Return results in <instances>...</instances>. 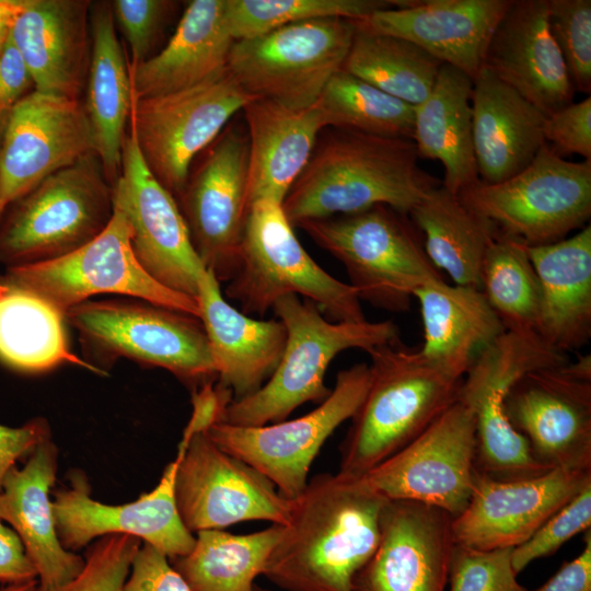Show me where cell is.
I'll list each match as a JSON object with an SVG mask.
<instances>
[{
  "instance_id": "1",
  "label": "cell",
  "mask_w": 591,
  "mask_h": 591,
  "mask_svg": "<svg viewBox=\"0 0 591 591\" xmlns=\"http://www.w3.org/2000/svg\"><path fill=\"white\" fill-rule=\"evenodd\" d=\"M385 502L360 477L315 475L292 500L263 575L285 591H354L378 547Z\"/></svg>"
},
{
  "instance_id": "2",
  "label": "cell",
  "mask_w": 591,
  "mask_h": 591,
  "mask_svg": "<svg viewBox=\"0 0 591 591\" xmlns=\"http://www.w3.org/2000/svg\"><path fill=\"white\" fill-rule=\"evenodd\" d=\"M413 140L337 129L315 146L282 201L294 227L384 205L408 216L439 182L418 165Z\"/></svg>"
},
{
  "instance_id": "3",
  "label": "cell",
  "mask_w": 591,
  "mask_h": 591,
  "mask_svg": "<svg viewBox=\"0 0 591 591\" xmlns=\"http://www.w3.org/2000/svg\"><path fill=\"white\" fill-rule=\"evenodd\" d=\"M370 381L340 444L338 473L360 477L417 438L460 396L462 380L401 340L368 351Z\"/></svg>"
},
{
  "instance_id": "4",
  "label": "cell",
  "mask_w": 591,
  "mask_h": 591,
  "mask_svg": "<svg viewBox=\"0 0 591 591\" xmlns=\"http://www.w3.org/2000/svg\"><path fill=\"white\" fill-rule=\"evenodd\" d=\"M273 310L287 329L280 362L258 391L227 407L223 424L259 427L286 420L301 405L328 397L332 390L325 384V373L339 352L351 348L368 352L401 340L399 328L391 320L333 322L297 294L281 297Z\"/></svg>"
},
{
  "instance_id": "5",
  "label": "cell",
  "mask_w": 591,
  "mask_h": 591,
  "mask_svg": "<svg viewBox=\"0 0 591 591\" xmlns=\"http://www.w3.org/2000/svg\"><path fill=\"white\" fill-rule=\"evenodd\" d=\"M225 294L250 316H263L281 297L297 294L333 322L367 320L355 288L315 263L296 236L282 204L269 199L256 200L247 209L240 266Z\"/></svg>"
},
{
  "instance_id": "6",
  "label": "cell",
  "mask_w": 591,
  "mask_h": 591,
  "mask_svg": "<svg viewBox=\"0 0 591 591\" xmlns=\"http://www.w3.org/2000/svg\"><path fill=\"white\" fill-rule=\"evenodd\" d=\"M113 212V186L101 160L85 154L5 208L0 264L10 268L70 254L101 234Z\"/></svg>"
},
{
  "instance_id": "7",
  "label": "cell",
  "mask_w": 591,
  "mask_h": 591,
  "mask_svg": "<svg viewBox=\"0 0 591 591\" xmlns=\"http://www.w3.org/2000/svg\"><path fill=\"white\" fill-rule=\"evenodd\" d=\"M345 267L359 299L395 313L417 289L444 281L407 216L384 205L299 225Z\"/></svg>"
},
{
  "instance_id": "8",
  "label": "cell",
  "mask_w": 591,
  "mask_h": 591,
  "mask_svg": "<svg viewBox=\"0 0 591 591\" xmlns=\"http://www.w3.org/2000/svg\"><path fill=\"white\" fill-rule=\"evenodd\" d=\"M65 318L85 346L106 358L164 369L194 390L217 372L201 321L139 299L85 301Z\"/></svg>"
},
{
  "instance_id": "9",
  "label": "cell",
  "mask_w": 591,
  "mask_h": 591,
  "mask_svg": "<svg viewBox=\"0 0 591 591\" xmlns=\"http://www.w3.org/2000/svg\"><path fill=\"white\" fill-rule=\"evenodd\" d=\"M130 236L126 217L114 206L108 225L91 242L51 260L7 268L0 286L33 294L63 316L93 296L113 293L199 318L195 298L165 288L146 273L132 252Z\"/></svg>"
},
{
  "instance_id": "10",
  "label": "cell",
  "mask_w": 591,
  "mask_h": 591,
  "mask_svg": "<svg viewBox=\"0 0 591 591\" xmlns=\"http://www.w3.org/2000/svg\"><path fill=\"white\" fill-rule=\"evenodd\" d=\"M459 196L528 246L555 243L591 217V160L567 161L544 143L521 172L495 184L478 181Z\"/></svg>"
},
{
  "instance_id": "11",
  "label": "cell",
  "mask_w": 591,
  "mask_h": 591,
  "mask_svg": "<svg viewBox=\"0 0 591 591\" xmlns=\"http://www.w3.org/2000/svg\"><path fill=\"white\" fill-rule=\"evenodd\" d=\"M356 32L354 21L318 19L234 40L228 70L250 94L293 108L316 103L341 69Z\"/></svg>"
},
{
  "instance_id": "12",
  "label": "cell",
  "mask_w": 591,
  "mask_h": 591,
  "mask_svg": "<svg viewBox=\"0 0 591 591\" xmlns=\"http://www.w3.org/2000/svg\"><path fill=\"white\" fill-rule=\"evenodd\" d=\"M569 361L536 333L506 331L462 380L459 399L475 419V471L498 480L532 478L551 470L532 454L526 439L509 424L503 397L524 373Z\"/></svg>"
},
{
  "instance_id": "13",
  "label": "cell",
  "mask_w": 591,
  "mask_h": 591,
  "mask_svg": "<svg viewBox=\"0 0 591 591\" xmlns=\"http://www.w3.org/2000/svg\"><path fill=\"white\" fill-rule=\"evenodd\" d=\"M255 97L229 70L185 90L143 99L132 96L129 126L140 153L150 172L176 200L194 160Z\"/></svg>"
},
{
  "instance_id": "14",
  "label": "cell",
  "mask_w": 591,
  "mask_h": 591,
  "mask_svg": "<svg viewBox=\"0 0 591 591\" xmlns=\"http://www.w3.org/2000/svg\"><path fill=\"white\" fill-rule=\"evenodd\" d=\"M370 381L369 364L339 371L326 399L310 413L259 427L219 422L206 432L223 451L266 476L286 499L308 484L311 465L325 441L361 404Z\"/></svg>"
},
{
  "instance_id": "15",
  "label": "cell",
  "mask_w": 591,
  "mask_h": 591,
  "mask_svg": "<svg viewBox=\"0 0 591 591\" xmlns=\"http://www.w3.org/2000/svg\"><path fill=\"white\" fill-rule=\"evenodd\" d=\"M503 413L549 468L591 470V356L531 370L503 397Z\"/></svg>"
},
{
  "instance_id": "16",
  "label": "cell",
  "mask_w": 591,
  "mask_h": 591,
  "mask_svg": "<svg viewBox=\"0 0 591 591\" xmlns=\"http://www.w3.org/2000/svg\"><path fill=\"white\" fill-rule=\"evenodd\" d=\"M475 419L460 399L417 438L360 478L386 500H408L453 517L466 507L475 477Z\"/></svg>"
},
{
  "instance_id": "17",
  "label": "cell",
  "mask_w": 591,
  "mask_h": 591,
  "mask_svg": "<svg viewBox=\"0 0 591 591\" xmlns=\"http://www.w3.org/2000/svg\"><path fill=\"white\" fill-rule=\"evenodd\" d=\"M200 154L177 202L204 267L219 282L230 281L247 212V132L229 126Z\"/></svg>"
},
{
  "instance_id": "18",
  "label": "cell",
  "mask_w": 591,
  "mask_h": 591,
  "mask_svg": "<svg viewBox=\"0 0 591 591\" xmlns=\"http://www.w3.org/2000/svg\"><path fill=\"white\" fill-rule=\"evenodd\" d=\"M176 454L175 500L192 533L251 520L288 523L292 500L257 470L220 449L206 432L178 444Z\"/></svg>"
},
{
  "instance_id": "19",
  "label": "cell",
  "mask_w": 591,
  "mask_h": 591,
  "mask_svg": "<svg viewBox=\"0 0 591 591\" xmlns=\"http://www.w3.org/2000/svg\"><path fill=\"white\" fill-rule=\"evenodd\" d=\"M113 201L130 225L132 252L146 273L165 288L196 299L206 268L177 200L150 172L129 124Z\"/></svg>"
},
{
  "instance_id": "20",
  "label": "cell",
  "mask_w": 591,
  "mask_h": 591,
  "mask_svg": "<svg viewBox=\"0 0 591 591\" xmlns=\"http://www.w3.org/2000/svg\"><path fill=\"white\" fill-rule=\"evenodd\" d=\"M179 456L163 470L157 486L136 500L108 505L91 497L90 484L73 472L70 485L54 493L53 510L61 545L77 552L99 537L126 534L148 543L170 560L188 554L196 536L183 523L175 500V477Z\"/></svg>"
},
{
  "instance_id": "21",
  "label": "cell",
  "mask_w": 591,
  "mask_h": 591,
  "mask_svg": "<svg viewBox=\"0 0 591 591\" xmlns=\"http://www.w3.org/2000/svg\"><path fill=\"white\" fill-rule=\"evenodd\" d=\"M91 152L94 140L82 101L32 91L0 130L1 201L8 207Z\"/></svg>"
},
{
  "instance_id": "22",
  "label": "cell",
  "mask_w": 591,
  "mask_h": 591,
  "mask_svg": "<svg viewBox=\"0 0 591 591\" xmlns=\"http://www.w3.org/2000/svg\"><path fill=\"white\" fill-rule=\"evenodd\" d=\"M588 485L591 470L554 468L514 480H498L475 471L468 502L453 517L454 541L476 549L514 548Z\"/></svg>"
},
{
  "instance_id": "23",
  "label": "cell",
  "mask_w": 591,
  "mask_h": 591,
  "mask_svg": "<svg viewBox=\"0 0 591 591\" xmlns=\"http://www.w3.org/2000/svg\"><path fill=\"white\" fill-rule=\"evenodd\" d=\"M453 515L432 506L386 500L378 547L354 591H445L455 546Z\"/></svg>"
},
{
  "instance_id": "24",
  "label": "cell",
  "mask_w": 591,
  "mask_h": 591,
  "mask_svg": "<svg viewBox=\"0 0 591 591\" xmlns=\"http://www.w3.org/2000/svg\"><path fill=\"white\" fill-rule=\"evenodd\" d=\"M394 8L354 21L359 28L414 43L474 80L512 0H392Z\"/></svg>"
},
{
  "instance_id": "25",
  "label": "cell",
  "mask_w": 591,
  "mask_h": 591,
  "mask_svg": "<svg viewBox=\"0 0 591 591\" xmlns=\"http://www.w3.org/2000/svg\"><path fill=\"white\" fill-rule=\"evenodd\" d=\"M483 68L546 116L573 101L576 91L549 30L547 0H512L491 35Z\"/></svg>"
},
{
  "instance_id": "26",
  "label": "cell",
  "mask_w": 591,
  "mask_h": 591,
  "mask_svg": "<svg viewBox=\"0 0 591 591\" xmlns=\"http://www.w3.org/2000/svg\"><path fill=\"white\" fill-rule=\"evenodd\" d=\"M196 300L218 385L229 389L233 401L254 394L280 362L287 341L283 323L278 318L256 320L233 308L208 269L198 280Z\"/></svg>"
},
{
  "instance_id": "27",
  "label": "cell",
  "mask_w": 591,
  "mask_h": 591,
  "mask_svg": "<svg viewBox=\"0 0 591 591\" xmlns=\"http://www.w3.org/2000/svg\"><path fill=\"white\" fill-rule=\"evenodd\" d=\"M90 7L86 0H31L16 18L11 40L36 91L81 100L90 61Z\"/></svg>"
},
{
  "instance_id": "28",
  "label": "cell",
  "mask_w": 591,
  "mask_h": 591,
  "mask_svg": "<svg viewBox=\"0 0 591 591\" xmlns=\"http://www.w3.org/2000/svg\"><path fill=\"white\" fill-rule=\"evenodd\" d=\"M58 448L49 439L40 443L22 467L14 465L0 488V520L18 534L43 587L62 584L77 577L84 557L59 542L50 490L58 470Z\"/></svg>"
},
{
  "instance_id": "29",
  "label": "cell",
  "mask_w": 591,
  "mask_h": 591,
  "mask_svg": "<svg viewBox=\"0 0 591 591\" xmlns=\"http://www.w3.org/2000/svg\"><path fill=\"white\" fill-rule=\"evenodd\" d=\"M248 137L247 209L259 199L282 204L325 127L317 104L293 108L255 97L242 109Z\"/></svg>"
},
{
  "instance_id": "30",
  "label": "cell",
  "mask_w": 591,
  "mask_h": 591,
  "mask_svg": "<svg viewBox=\"0 0 591 591\" xmlns=\"http://www.w3.org/2000/svg\"><path fill=\"white\" fill-rule=\"evenodd\" d=\"M471 107L474 152L483 183H499L521 172L546 143V115L485 68L473 80Z\"/></svg>"
},
{
  "instance_id": "31",
  "label": "cell",
  "mask_w": 591,
  "mask_h": 591,
  "mask_svg": "<svg viewBox=\"0 0 591 591\" xmlns=\"http://www.w3.org/2000/svg\"><path fill=\"white\" fill-rule=\"evenodd\" d=\"M233 42L225 0L188 2L164 48L129 66L134 99L173 93L219 77L228 70Z\"/></svg>"
},
{
  "instance_id": "32",
  "label": "cell",
  "mask_w": 591,
  "mask_h": 591,
  "mask_svg": "<svg viewBox=\"0 0 591 591\" xmlns=\"http://www.w3.org/2000/svg\"><path fill=\"white\" fill-rule=\"evenodd\" d=\"M528 253L541 286L536 334L561 354L580 349L591 338V225Z\"/></svg>"
},
{
  "instance_id": "33",
  "label": "cell",
  "mask_w": 591,
  "mask_h": 591,
  "mask_svg": "<svg viewBox=\"0 0 591 591\" xmlns=\"http://www.w3.org/2000/svg\"><path fill=\"white\" fill-rule=\"evenodd\" d=\"M90 39L82 104L91 126L94 151L106 178L114 186L121 169L132 89L129 59L118 39L108 1L91 2Z\"/></svg>"
},
{
  "instance_id": "34",
  "label": "cell",
  "mask_w": 591,
  "mask_h": 591,
  "mask_svg": "<svg viewBox=\"0 0 591 591\" xmlns=\"http://www.w3.org/2000/svg\"><path fill=\"white\" fill-rule=\"evenodd\" d=\"M424 325L421 355L445 375L462 380L506 329L480 289L444 281L417 289Z\"/></svg>"
},
{
  "instance_id": "35",
  "label": "cell",
  "mask_w": 591,
  "mask_h": 591,
  "mask_svg": "<svg viewBox=\"0 0 591 591\" xmlns=\"http://www.w3.org/2000/svg\"><path fill=\"white\" fill-rule=\"evenodd\" d=\"M473 80L443 63L428 97L415 106L413 142L418 157L438 160L441 184L460 194L479 181L472 131Z\"/></svg>"
},
{
  "instance_id": "36",
  "label": "cell",
  "mask_w": 591,
  "mask_h": 591,
  "mask_svg": "<svg viewBox=\"0 0 591 591\" xmlns=\"http://www.w3.org/2000/svg\"><path fill=\"white\" fill-rule=\"evenodd\" d=\"M408 216L424 234L432 265L447 271L455 285L479 289L482 264L499 228L442 185L431 189Z\"/></svg>"
},
{
  "instance_id": "37",
  "label": "cell",
  "mask_w": 591,
  "mask_h": 591,
  "mask_svg": "<svg viewBox=\"0 0 591 591\" xmlns=\"http://www.w3.org/2000/svg\"><path fill=\"white\" fill-rule=\"evenodd\" d=\"M63 320L44 300L0 286V360L23 372H43L71 362L102 373L71 354Z\"/></svg>"
},
{
  "instance_id": "38",
  "label": "cell",
  "mask_w": 591,
  "mask_h": 591,
  "mask_svg": "<svg viewBox=\"0 0 591 591\" xmlns=\"http://www.w3.org/2000/svg\"><path fill=\"white\" fill-rule=\"evenodd\" d=\"M282 529L283 525L271 524L248 534L199 531L193 549L171 559V564L190 591H251Z\"/></svg>"
},
{
  "instance_id": "39",
  "label": "cell",
  "mask_w": 591,
  "mask_h": 591,
  "mask_svg": "<svg viewBox=\"0 0 591 591\" xmlns=\"http://www.w3.org/2000/svg\"><path fill=\"white\" fill-rule=\"evenodd\" d=\"M442 65L412 42L356 26L341 69L417 106L430 94Z\"/></svg>"
},
{
  "instance_id": "40",
  "label": "cell",
  "mask_w": 591,
  "mask_h": 591,
  "mask_svg": "<svg viewBox=\"0 0 591 591\" xmlns=\"http://www.w3.org/2000/svg\"><path fill=\"white\" fill-rule=\"evenodd\" d=\"M479 289L506 331L536 333L541 286L522 241L499 231L485 254Z\"/></svg>"
},
{
  "instance_id": "41",
  "label": "cell",
  "mask_w": 591,
  "mask_h": 591,
  "mask_svg": "<svg viewBox=\"0 0 591 591\" xmlns=\"http://www.w3.org/2000/svg\"><path fill=\"white\" fill-rule=\"evenodd\" d=\"M316 104L325 127L413 139L415 106L343 69L328 80Z\"/></svg>"
},
{
  "instance_id": "42",
  "label": "cell",
  "mask_w": 591,
  "mask_h": 591,
  "mask_svg": "<svg viewBox=\"0 0 591 591\" xmlns=\"http://www.w3.org/2000/svg\"><path fill=\"white\" fill-rule=\"evenodd\" d=\"M392 8V0H225V18L237 40L318 19L359 21Z\"/></svg>"
},
{
  "instance_id": "43",
  "label": "cell",
  "mask_w": 591,
  "mask_h": 591,
  "mask_svg": "<svg viewBox=\"0 0 591 591\" xmlns=\"http://www.w3.org/2000/svg\"><path fill=\"white\" fill-rule=\"evenodd\" d=\"M548 25L575 91L591 92V1L547 0Z\"/></svg>"
},
{
  "instance_id": "44",
  "label": "cell",
  "mask_w": 591,
  "mask_h": 591,
  "mask_svg": "<svg viewBox=\"0 0 591 591\" xmlns=\"http://www.w3.org/2000/svg\"><path fill=\"white\" fill-rule=\"evenodd\" d=\"M141 541L126 534H111L93 541L84 566L73 579L54 587L37 583L33 591H123L131 561Z\"/></svg>"
},
{
  "instance_id": "45",
  "label": "cell",
  "mask_w": 591,
  "mask_h": 591,
  "mask_svg": "<svg viewBox=\"0 0 591 591\" xmlns=\"http://www.w3.org/2000/svg\"><path fill=\"white\" fill-rule=\"evenodd\" d=\"M512 551L476 549L455 543L449 568V591H530L517 580Z\"/></svg>"
},
{
  "instance_id": "46",
  "label": "cell",
  "mask_w": 591,
  "mask_h": 591,
  "mask_svg": "<svg viewBox=\"0 0 591 591\" xmlns=\"http://www.w3.org/2000/svg\"><path fill=\"white\" fill-rule=\"evenodd\" d=\"M591 525V485L552 515L528 541L512 551L517 573L532 561L554 554L563 544Z\"/></svg>"
},
{
  "instance_id": "47",
  "label": "cell",
  "mask_w": 591,
  "mask_h": 591,
  "mask_svg": "<svg viewBox=\"0 0 591 591\" xmlns=\"http://www.w3.org/2000/svg\"><path fill=\"white\" fill-rule=\"evenodd\" d=\"M111 10L130 49L129 66L136 67L151 57L158 35L174 2L164 0H114Z\"/></svg>"
},
{
  "instance_id": "48",
  "label": "cell",
  "mask_w": 591,
  "mask_h": 591,
  "mask_svg": "<svg viewBox=\"0 0 591 591\" xmlns=\"http://www.w3.org/2000/svg\"><path fill=\"white\" fill-rule=\"evenodd\" d=\"M543 136L545 142L561 154H578L591 160V97L546 116Z\"/></svg>"
},
{
  "instance_id": "49",
  "label": "cell",
  "mask_w": 591,
  "mask_h": 591,
  "mask_svg": "<svg viewBox=\"0 0 591 591\" xmlns=\"http://www.w3.org/2000/svg\"><path fill=\"white\" fill-rule=\"evenodd\" d=\"M123 591H190L170 558L148 543L136 553Z\"/></svg>"
},
{
  "instance_id": "50",
  "label": "cell",
  "mask_w": 591,
  "mask_h": 591,
  "mask_svg": "<svg viewBox=\"0 0 591 591\" xmlns=\"http://www.w3.org/2000/svg\"><path fill=\"white\" fill-rule=\"evenodd\" d=\"M34 90L31 71L10 36L0 53V130L15 104Z\"/></svg>"
},
{
  "instance_id": "51",
  "label": "cell",
  "mask_w": 591,
  "mask_h": 591,
  "mask_svg": "<svg viewBox=\"0 0 591 591\" xmlns=\"http://www.w3.org/2000/svg\"><path fill=\"white\" fill-rule=\"evenodd\" d=\"M49 439L50 428L44 418H34L19 427L0 424V488L11 467Z\"/></svg>"
},
{
  "instance_id": "52",
  "label": "cell",
  "mask_w": 591,
  "mask_h": 591,
  "mask_svg": "<svg viewBox=\"0 0 591 591\" xmlns=\"http://www.w3.org/2000/svg\"><path fill=\"white\" fill-rule=\"evenodd\" d=\"M229 389L207 383L193 392V413L186 425L179 445H185L196 433L207 432L210 427L222 421L227 407L233 402Z\"/></svg>"
},
{
  "instance_id": "53",
  "label": "cell",
  "mask_w": 591,
  "mask_h": 591,
  "mask_svg": "<svg viewBox=\"0 0 591 591\" xmlns=\"http://www.w3.org/2000/svg\"><path fill=\"white\" fill-rule=\"evenodd\" d=\"M37 581L36 569L18 534L0 520V583Z\"/></svg>"
},
{
  "instance_id": "54",
  "label": "cell",
  "mask_w": 591,
  "mask_h": 591,
  "mask_svg": "<svg viewBox=\"0 0 591 591\" xmlns=\"http://www.w3.org/2000/svg\"><path fill=\"white\" fill-rule=\"evenodd\" d=\"M582 552L565 561L559 570L534 591H591V532L588 530Z\"/></svg>"
},
{
  "instance_id": "55",
  "label": "cell",
  "mask_w": 591,
  "mask_h": 591,
  "mask_svg": "<svg viewBox=\"0 0 591 591\" xmlns=\"http://www.w3.org/2000/svg\"><path fill=\"white\" fill-rule=\"evenodd\" d=\"M31 0H0V53L11 36L16 18Z\"/></svg>"
},
{
  "instance_id": "56",
  "label": "cell",
  "mask_w": 591,
  "mask_h": 591,
  "mask_svg": "<svg viewBox=\"0 0 591 591\" xmlns=\"http://www.w3.org/2000/svg\"><path fill=\"white\" fill-rule=\"evenodd\" d=\"M36 586H37V581H32V582L21 583V584H8V586H2L0 588V591H33Z\"/></svg>"
},
{
  "instance_id": "57",
  "label": "cell",
  "mask_w": 591,
  "mask_h": 591,
  "mask_svg": "<svg viewBox=\"0 0 591 591\" xmlns=\"http://www.w3.org/2000/svg\"><path fill=\"white\" fill-rule=\"evenodd\" d=\"M251 591H271V590L265 589V588L259 587L258 584L254 583Z\"/></svg>"
},
{
  "instance_id": "58",
  "label": "cell",
  "mask_w": 591,
  "mask_h": 591,
  "mask_svg": "<svg viewBox=\"0 0 591 591\" xmlns=\"http://www.w3.org/2000/svg\"><path fill=\"white\" fill-rule=\"evenodd\" d=\"M5 208H7V207L4 206V204H3V202L1 201V199H0V222H1V219H2L3 213H4V211H5Z\"/></svg>"
}]
</instances>
